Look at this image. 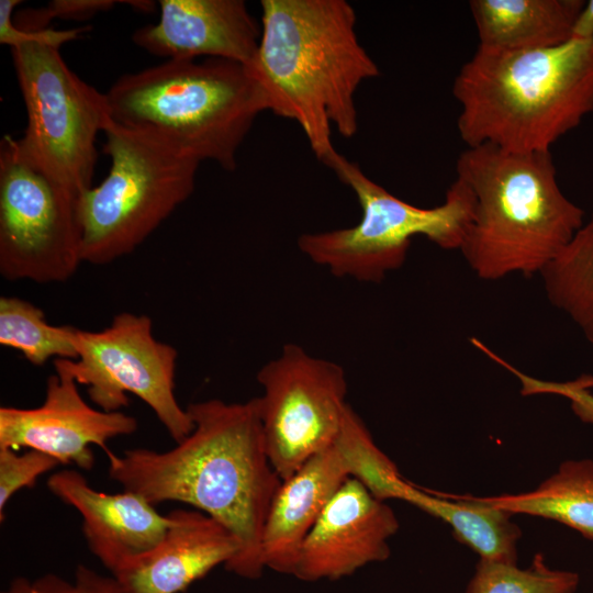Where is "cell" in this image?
<instances>
[{"label":"cell","instance_id":"8","mask_svg":"<svg viewBox=\"0 0 593 593\" xmlns=\"http://www.w3.org/2000/svg\"><path fill=\"white\" fill-rule=\"evenodd\" d=\"M326 166L354 191L361 217L350 227L302 234L299 249L312 262L339 278L380 282L403 266L416 236L443 249H460L474 209L473 194L460 179L443 203L422 208L390 193L338 153Z\"/></svg>","mask_w":593,"mask_h":593},{"label":"cell","instance_id":"5","mask_svg":"<svg viewBox=\"0 0 593 593\" xmlns=\"http://www.w3.org/2000/svg\"><path fill=\"white\" fill-rule=\"evenodd\" d=\"M116 124L227 171L265 100L250 69L222 58L169 59L121 76L104 93Z\"/></svg>","mask_w":593,"mask_h":593},{"label":"cell","instance_id":"22","mask_svg":"<svg viewBox=\"0 0 593 593\" xmlns=\"http://www.w3.org/2000/svg\"><path fill=\"white\" fill-rule=\"evenodd\" d=\"M579 583L577 572L551 569L538 553L528 568L480 560L466 593H575Z\"/></svg>","mask_w":593,"mask_h":593},{"label":"cell","instance_id":"20","mask_svg":"<svg viewBox=\"0 0 593 593\" xmlns=\"http://www.w3.org/2000/svg\"><path fill=\"white\" fill-rule=\"evenodd\" d=\"M539 276L550 304L579 328L593 358V215Z\"/></svg>","mask_w":593,"mask_h":593},{"label":"cell","instance_id":"18","mask_svg":"<svg viewBox=\"0 0 593 593\" xmlns=\"http://www.w3.org/2000/svg\"><path fill=\"white\" fill-rule=\"evenodd\" d=\"M583 0H470L479 46L523 51L571 40Z\"/></svg>","mask_w":593,"mask_h":593},{"label":"cell","instance_id":"2","mask_svg":"<svg viewBox=\"0 0 593 593\" xmlns=\"http://www.w3.org/2000/svg\"><path fill=\"white\" fill-rule=\"evenodd\" d=\"M261 34L253 66L266 109L294 121L326 165L343 137L358 131L355 96L379 76L359 43L356 12L345 0H261Z\"/></svg>","mask_w":593,"mask_h":593},{"label":"cell","instance_id":"27","mask_svg":"<svg viewBox=\"0 0 593 593\" xmlns=\"http://www.w3.org/2000/svg\"><path fill=\"white\" fill-rule=\"evenodd\" d=\"M591 37H593V0L584 1L571 34L573 40H588Z\"/></svg>","mask_w":593,"mask_h":593},{"label":"cell","instance_id":"13","mask_svg":"<svg viewBox=\"0 0 593 593\" xmlns=\"http://www.w3.org/2000/svg\"><path fill=\"white\" fill-rule=\"evenodd\" d=\"M47 378L45 399L37 407H0V448H29L48 454L61 465L83 470L94 466L96 445L108 454V441L133 434L137 419L121 411L107 412L90 406L78 382L56 360Z\"/></svg>","mask_w":593,"mask_h":593},{"label":"cell","instance_id":"23","mask_svg":"<svg viewBox=\"0 0 593 593\" xmlns=\"http://www.w3.org/2000/svg\"><path fill=\"white\" fill-rule=\"evenodd\" d=\"M486 357L516 377L523 395L553 394L566 398L574 415L581 422L593 425V376L584 374L563 382L547 381L522 372L493 350H489Z\"/></svg>","mask_w":593,"mask_h":593},{"label":"cell","instance_id":"26","mask_svg":"<svg viewBox=\"0 0 593 593\" xmlns=\"http://www.w3.org/2000/svg\"><path fill=\"white\" fill-rule=\"evenodd\" d=\"M115 3L118 1L113 0H54L40 10L14 14L13 22L21 30L45 29L53 19L85 21L110 10Z\"/></svg>","mask_w":593,"mask_h":593},{"label":"cell","instance_id":"4","mask_svg":"<svg viewBox=\"0 0 593 593\" xmlns=\"http://www.w3.org/2000/svg\"><path fill=\"white\" fill-rule=\"evenodd\" d=\"M456 175L474 198L459 250L481 280L540 275L585 222L582 208L558 183L551 152L466 147Z\"/></svg>","mask_w":593,"mask_h":593},{"label":"cell","instance_id":"10","mask_svg":"<svg viewBox=\"0 0 593 593\" xmlns=\"http://www.w3.org/2000/svg\"><path fill=\"white\" fill-rule=\"evenodd\" d=\"M76 359H55L87 387L90 400L107 412L128 405L127 394L146 403L169 436L179 443L194 427L175 395L178 353L156 339L145 314L121 312L101 331L76 329Z\"/></svg>","mask_w":593,"mask_h":593},{"label":"cell","instance_id":"15","mask_svg":"<svg viewBox=\"0 0 593 593\" xmlns=\"http://www.w3.org/2000/svg\"><path fill=\"white\" fill-rule=\"evenodd\" d=\"M155 24L132 41L169 59L222 58L253 66L261 27L242 0H160Z\"/></svg>","mask_w":593,"mask_h":593},{"label":"cell","instance_id":"3","mask_svg":"<svg viewBox=\"0 0 593 593\" xmlns=\"http://www.w3.org/2000/svg\"><path fill=\"white\" fill-rule=\"evenodd\" d=\"M452 94L467 147L551 152L593 112V37L523 51L478 46L456 75Z\"/></svg>","mask_w":593,"mask_h":593},{"label":"cell","instance_id":"9","mask_svg":"<svg viewBox=\"0 0 593 593\" xmlns=\"http://www.w3.org/2000/svg\"><path fill=\"white\" fill-rule=\"evenodd\" d=\"M81 259L76 199L20 148L0 142V273L9 281L64 282Z\"/></svg>","mask_w":593,"mask_h":593},{"label":"cell","instance_id":"1","mask_svg":"<svg viewBox=\"0 0 593 593\" xmlns=\"http://www.w3.org/2000/svg\"><path fill=\"white\" fill-rule=\"evenodd\" d=\"M186 409L194 424L186 438L166 451H110L109 477L154 505L181 502L220 522L239 541L226 570L258 579L262 532L282 480L267 454L257 398L210 399Z\"/></svg>","mask_w":593,"mask_h":593},{"label":"cell","instance_id":"17","mask_svg":"<svg viewBox=\"0 0 593 593\" xmlns=\"http://www.w3.org/2000/svg\"><path fill=\"white\" fill-rule=\"evenodd\" d=\"M169 527L148 552L113 577L128 593H179L239 552V541L220 522L195 510L168 513Z\"/></svg>","mask_w":593,"mask_h":593},{"label":"cell","instance_id":"7","mask_svg":"<svg viewBox=\"0 0 593 593\" xmlns=\"http://www.w3.org/2000/svg\"><path fill=\"white\" fill-rule=\"evenodd\" d=\"M111 166L76 200L82 262L107 265L134 251L193 192L200 163L111 119L103 131Z\"/></svg>","mask_w":593,"mask_h":593},{"label":"cell","instance_id":"25","mask_svg":"<svg viewBox=\"0 0 593 593\" xmlns=\"http://www.w3.org/2000/svg\"><path fill=\"white\" fill-rule=\"evenodd\" d=\"M61 465L53 456L29 449L16 454L10 448H0V519L10 499L23 488L34 486L37 478Z\"/></svg>","mask_w":593,"mask_h":593},{"label":"cell","instance_id":"14","mask_svg":"<svg viewBox=\"0 0 593 593\" xmlns=\"http://www.w3.org/2000/svg\"><path fill=\"white\" fill-rule=\"evenodd\" d=\"M400 527L393 510L357 478H348L304 539L292 575L302 581L339 580L387 560Z\"/></svg>","mask_w":593,"mask_h":593},{"label":"cell","instance_id":"16","mask_svg":"<svg viewBox=\"0 0 593 593\" xmlns=\"http://www.w3.org/2000/svg\"><path fill=\"white\" fill-rule=\"evenodd\" d=\"M47 488L80 514L90 551L112 575L157 546L170 524L168 514H159L142 495L96 490L77 470L55 472Z\"/></svg>","mask_w":593,"mask_h":593},{"label":"cell","instance_id":"12","mask_svg":"<svg viewBox=\"0 0 593 593\" xmlns=\"http://www.w3.org/2000/svg\"><path fill=\"white\" fill-rule=\"evenodd\" d=\"M372 441L349 406L336 440L282 481L262 532L265 569L292 575L304 539L344 482L356 475Z\"/></svg>","mask_w":593,"mask_h":593},{"label":"cell","instance_id":"24","mask_svg":"<svg viewBox=\"0 0 593 593\" xmlns=\"http://www.w3.org/2000/svg\"><path fill=\"white\" fill-rule=\"evenodd\" d=\"M1 593H128L127 590L111 575L79 564L71 580L54 573H47L34 580L13 579Z\"/></svg>","mask_w":593,"mask_h":593},{"label":"cell","instance_id":"6","mask_svg":"<svg viewBox=\"0 0 593 593\" xmlns=\"http://www.w3.org/2000/svg\"><path fill=\"white\" fill-rule=\"evenodd\" d=\"M20 0H0V43L11 48L26 109L19 145L26 158L76 200L92 187L97 136L110 121L104 93L65 63L61 45L90 27L21 30L14 22Z\"/></svg>","mask_w":593,"mask_h":593},{"label":"cell","instance_id":"11","mask_svg":"<svg viewBox=\"0 0 593 593\" xmlns=\"http://www.w3.org/2000/svg\"><path fill=\"white\" fill-rule=\"evenodd\" d=\"M257 380L267 454L284 481L339 435L350 406L346 374L338 363L287 344L260 368Z\"/></svg>","mask_w":593,"mask_h":593},{"label":"cell","instance_id":"19","mask_svg":"<svg viewBox=\"0 0 593 593\" xmlns=\"http://www.w3.org/2000/svg\"><path fill=\"white\" fill-rule=\"evenodd\" d=\"M507 513L559 522L593 539V460H567L535 490L477 497Z\"/></svg>","mask_w":593,"mask_h":593},{"label":"cell","instance_id":"21","mask_svg":"<svg viewBox=\"0 0 593 593\" xmlns=\"http://www.w3.org/2000/svg\"><path fill=\"white\" fill-rule=\"evenodd\" d=\"M76 327L55 326L44 312L18 296L0 298V344L19 350L34 366L49 359H76Z\"/></svg>","mask_w":593,"mask_h":593}]
</instances>
